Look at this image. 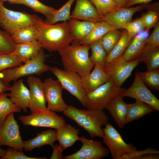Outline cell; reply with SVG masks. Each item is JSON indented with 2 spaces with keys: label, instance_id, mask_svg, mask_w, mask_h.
<instances>
[{
  "label": "cell",
  "instance_id": "cell-10",
  "mask_svg": "<svg viewBox=\"0 0 159 159\" xmlns=\"http://www.w3.org/2000/svg\"><path fill=\"white\" fill-rule=\"evenodd\" d=\"M3 145L22 151L24 149V141L13 112L8 114L0 127V147Z\"/></svg>",
  "mask_w": 159,
  "mask_h": 159
},
{
  "label": "cell",
  "instance_id": "cell-18",
  "mask_svg": "<svg viewBox=\"0 0 159 159\" xmlns=\"http://www.w3.org/2000/svg\"><path fill=\"white\" fill-rule=\"evenodd\" d=\"M9 90L8 96L10 100L16 105L26 112L30 103V93L29 89L24 85L23 80L20 79L14 81Z\"/></svg>",
  "mask_w": 159,
  "mask_h": 159
},
{
  "label": "cell",
  "instance_id": "cell-51",
  "mask_svg": "<svg viewBox=\"0 0 159 159\" xmlns=\"http://www.w3.org/2000/svg\"><path fill=\"white\" fill-rule=\"evenodd\" d=\"M6 150L0 147V158L2 157L5 155Z\"/></svg>",
  "mask_w": 159,
  "mask_h": 159
},
{
  "label": "cell",
  "instance_id": "cell-40",
  "mask_svg": "<svg viewBox=\"0 0 159 159\" xmlns=\"http://www.w3.org/2000/svg\"><path fill=\"white\" fill-rule=\"evenodd\" d=\"M159 12L148 10L146 13L143 14L141 17L146 31L154 27L159 21Z\"/></svg>",
  "mask_w": 159,
  "mask_h": 159
},
{
  "label": "cell",
  "instance_id": "cell-43",
  "mask_svg": "<svg viewBox=\"0 0 159 159\" xmlns=\"http://www.w3.org/2000/svg\"><path fill=\"white\" fill-rule=\"evenodd\" d=\"M159 151L153 148L148 147L146 149L141 150H137L135 153L123 155L121 159H138L139 158L148 154H159Z\"/></svg>",
  "mask_w": 159,
  "mask_h": 159
},
{
  "label": "cell",
  "instance_id": "cell-22",
  "mask_svg": "<svg viewBox=\"0 0 159 159\" xmlns=\"http://www.w3.org/2000/svg\"><path fill=\"white\" fill-rule=\"evenodd\" d=\"M123 97L120 95L115 98L106 107L117 125L122 128L125 122L128 109V104L123 100Z\"/></svg>",
  "mask_w": 159,
  "mask_h": 159
},
{
  "label": "cell",
  "instance_id": "cell-34",
  "mask_svg": "<svg viewBox=\"0 0 159 159\" xmlns=\"http://www.w3.org/2000/svg\"><path fill=\"white\" fill-rule=\"evenodd\" d=\"M136 72L146 86L152 90L159 91V69Z\"/></svg>",
  "mask_w": 159,
  "mask_h": 159
},
{
  "label": "cell",
  "instance_id": "cell-17",
  "mask_svg": "<svg viewBox=\"0 0 159 159\" xmlns=\"http://www.w3.org/2000/svg\"><path fill=\"white\" fill-rule=\"evenodd\" d=\"M74 8L71 18L96 22L102 21V17L98 12L90 0H76Z\"/></svg>",
  "mask_w": 159,
  "mask_h": 159
},
{
  "label": "cell",
  "instance_id": "cell-7",
  "mask_svg": "<svg viewBox=\"0 0 159 159\" xmlns=\"http://www.w3.org/2000/svg\"><path fill=\"white\" fill-rule=\"evenodd\" d=\"M18 119L24 125L49 127L56 130L66 124L63 117L47 107L36 110L29 115L20 116Z\"/></svg>",
  "mask_w": 159,
  "mask_h": 159
},
{
  "label": "cell",
  "instance_id": "cell-8",
  "mask_svg": "<svg viewBox=\"0 0 159 159\" xmlns=\"http://www.w3.org/2000/svg\"><path fill=\"white\" fill-rule=\"evenodd\" d=\"M103 143L107 147L113 159H121L124 155L136 152V148L131 143H126L120 134L110 123L102 127Z\"/></svg>",
  "mask_w": 159,
  "mask_h": 159
},
{
  "label": "cell",
  "instance_id": "cell-42",
  "mask_svg": "<svg viewBox=\"0 0 159 159\" xmlns=\"http://www.w3.org/2000/svg\"><path fill=\"white\" fill-rule=\"evenodd\" d=\"M45 157H30L26 155L21 151L16 150L12 148H8L6 150L4 155L1 159H46Z\"/></svg>",
  "mask_w": 159,
  "mask_h": 159
},
{
  "label": "cell",
  "instance_id": "cell-3",
  "mask_svg": "<svg viewBox=\"0 0 159 159\" xmlns=\"http://www.w3.org/2000/svg\"><path fill=\"white\" fill-rule=\"evenodd\" d=\"M89 45L72 43L58 51L64 69L81 77L89 74L94 66L89 56Z\"/></svg>",
  "mask_w": 159,
  "mask_h": 159
},
{
  "label": "cell",
  "instance_id": "cell-12",
  "mask_svg": "<svg viewBox=\"0 0 159 159\" xmlns=\"http://www.w3.org/2000/svg\"><path fill=\"white\" fill-rule=\"evenodd\" d=\"M81 148L76 152L64 157V159H101L107 156L109 151L99 140H95L82 136Z\"/></svg>",
  "mask_w": 159,
  "mask_h": 159
},
{
  "label": "cell",
  "instance_id": "cell-47",
  "mask_svg": "<svg viewBox=\"0 0 159 159\" xmlns=\"http://www.w3.org/2000/svg\"><path fill=\"white\" fill-rule=\"evenodd\" d=\"M159 158V154H148L140 157L138 159H158Z\"/></svg>",
  "mask_w": 159,
  "mask_h": 159
},
{
  "label": "cell",
  "instance_id": "cell-29",
  "mask_svg": "<svg viewBox=\"0 0 159 159\" xmlns=\"http://www.w3.org/2000/svg\"><path fill=\"white\" fill-rule=\"evenodd\" d=\"M39 35L38 32L34 24L19 29L11 35L16 44L27 43L37 40Z\"/></svg>",
  "mask_w": 159,
  "mask_h": 159
},
{
  "label": "cell",
  "instance_id": "cell-2",
  "mask_svg": "<svg viewBox=\"0 0 159 159\" xmlns=\"http://www.w3.org/2000/svg\"><path fill=\"white\" fill-rule=\"evenodd\" d=\"M63 112L65 116L85 130L92 138H102V126L109 123V117L103 110H81L70 105Z\"/></svg>",
  "mask_w": 159,
  "mask_h": 159
},
{
  "label": "cell",
  "instance_id": "cell-37",
  "mask_svg": "<svg viewBox=\"0 0 159 159\" xmlns=\"http://www.w3.org/2000/svg\"><path fill=\"white\" fill-rule=\"evenodd\" d=\"M21 4L29 7L35 12L43 14L46 16L54 13L57 10L44 4L38 0H22Z\"/></svg>",
  "mask_w": 159,
  "mask_h": 159
},
{
  "label": "cell",
  "instance_id": "cell-27",
  "mask_svg": "<svg viewBox=\"0 0 159 159\" xmlns=\"http://www.w3.org/2000/svg\"><path fill=\"white\" fill-rule=\"evenodd\" d=\"M139 59L140 62L146 65L147 71L159 69V46L156 47L146 44Z\"/></svg>",
  "mask_w": 159,
  "mask_h": 159
},
{
  "label": "cell",
  "instance_id": "cell-33",
  "mask_svg": "<svg viewBox=\"0 0 159 159\" xmlns=\"http://www.w3.org/2000/svg\"><path fill=\"white\" fill-rule=\"evenodd\" d=\"M89 45L92 52L90 58L94 66L98 64L104 69L106 64L107 54L100 39L91 43Z\"/></svg>",
  "mask_w": 159,
  "mask_h": 159
},
{
  "label": "cell",
  "instance_id": "cell-5",
  "mask_svg": "<svg viewBox=\"0 0 159 159\" xmlns=\"http://www.w3.org/2000/svg\"><path fill=\"white\" fill-rule=\"evenodd\" d=\"M126 89L116 85L110 79L86 94L83 106L89 109L104 110L115 98Z\"/></svg>",
  "mask_w": 159,
  "mask_h": 159
},
{
  "label": "cell",
  "instance_id": "cell-28",
  "mask_svg": "<svg viewBox=\"0 0 159 159\" xmlns=\"http://www.w3.org/2000/svg\"><path fill=\"white\" fill-rule=\"evenodd\" d=\"M134 37L126 30L122 32L118 42L107 54L106 64L110 63L122 56Z\"/></svg>",
  "mask_w": 159,
  "mask_h": 159
},
{
  "label": "cell",
  "instance_id": "cell-30",
  "mask_svg": "<svg viewBox=\"0 0 159 159\" xmlns=\"http://www.w3.org/2000/svg\"><path fill=\"white\" fill-rule=\"evenodd\" d=\"M114 29L108 23L104 21L95 22L92 30L79 44L89 45L91 43L100 39L107 32Z\"/></svg>",
  "mask_w": 159,
  "mask_h": 159
},
{
  "label": "cell",
  "instance_id": "cell-13",
  "mask_svg": "<svg viewBox=\"0 0 159 159\" xmlns=\"http://www.w3.org/2000/svg\"><path fill=\"white\" fill-rule=\"evenodd\" d=\"M43 84L45 98L47 103V108L54 112H63L68 105L62 98L63 89L59 81L50 77L45 80Z\"/></svg>",
  "mask_w": 159,
  "mask_h": 159
},
{
  "label": "cell",
  "instance_id": "cell-4",
  "mask_svg": "<svg viewBox=\"0 0 159 159\" xmlns=\"http://www.w3.org/2000/svg\"><path fill=\"white\" fill-rule=\"evenodd\" d=\"M48 56L42 49L36 57L24 64L0 72V79L5 84L8 85L11 81H16L21 77L34 74L40 75L50 71L51 67L44 63Z\"/></svg>",
  "mask_w": 159,
  "mask_h": 159
},
{
  "label": "cell",
  "instance_id": "cell-32",
  "mask_svg": "<svg viewBox=\"0 0 159 159\" xmlns=\"http://www.w3.org/2000/svg\"><path fill=\"white\" fill-rule=\"evenodd\" d=\"M8 96V94L4 92L0 94V127L8 114L12 112L19 113L21 110L9 98Z\"/></svg>",
  "mask_w": 159,
  "mask_h": 159
},
{
  "label": "cell",
  "instance_id": "cell-19",
  "mask_svg": "<svg viewBox=\"0 0 159 159\" xmlns=\"http://www.w3.org/2000/svg\"><path fill=\"white\" fill-rule=\"evenodd\" d=\"M93 70L88 74L81 77L83 87L86 93H89L111 79L104 70L97 64Z\"/></svg>",
  "mask_w": 159,
  "mask_h": 159
},
{
  "label": "cell",
  "instance_id": "cell-41",
  "mask_svg": "<svg viewBox=\"0 0 159 159\" xmlns=\"http://www.w3.org/2000/svg\"><path fill=\"white\" fill-rule=\"evenodd\" d=\"M130 34L135 36L137 34L145 29L143 21L140 17L128 22L121 27Z\"/></svg>",
  "mask_w": 159,
  "mask_h": 159
},
{
  "label": "cell",
  "instance_id": "cell-31",
  "mask_svg": "<svg viewBox=\"0 0 159 159\" xmlns=\"http://www.w3.org/2000/svg\"><path fill=\"white\" fill-rule=\"evenodd\" d=\"M76 0H68L62 6L53 14L46 16L44 21L50 24L58 22L66 21L70 19V10L72 5Z\"/></svg>",
  "mask_w": 159,
  "mask_h": 159
},
{
  "label": "cell",
  "instance_id": "cell-14",
  "mask_svg": "<svg viewBox=\"0 0 159 159\" xmlns=\"http://www.w3.org/2000/svg\"><path fill=\"white\" fill-rule=\"evenodd\" d=\"M120 95L123 97H131L136 101L147 103L159 111V100L147 88L136 72L132 85Z\"/></svg>",
  "mask_w": 159,
  "mask_h": 159
},
{
  "label": "cell",
  "instance_id": "cell-49",
  "mask_svg": "<svg viewBox=\"0 0 159 159\" xmlns=\"http://www.w3.org/2000/svg\"><path fill=\"white\" fill-rule=\"evenodd\" d=\"M119 6L126 8L128 0H112Z\"/></svg>",
  "mask_w": 159,
  "mask_h": 159
},
{
  "label": "cell",
  "instance_id": "cell-44",
  "mask_svg": "<svg viewBox=\"0 0 159 159\" xmlns=\"http://www.w3.org/2000/svg\"><path fill=\"white\" fill-rule=\"evenodd\" d=\"M146 44L154 47L159 46V21L154 27V29L149 37L146 39Z\"/></svg>",
  "mask_w": 159,
  "mask_h": 159
},
{
  "label": "cell",
  "instance_id": "cell-46",
  "mask_svg": "<svg viewBox=\"0 0 159 159\" xmlns=\"http://www.w3.org/2000/svg\"><path fill=\"white\" fill-rule=\"evenodd\" d=\"M153 0H128L126 8L131 7L138 4H147Z\"/></svg>",
  "mask_w": 159,
  "mask_h": 159
},
{
  "label": "cell",
  "instance_id": "cell-48",
  "mask_svg": "<svg viewBox=\"0 0 159 159\" xmlns=\"http://www.w3.org/2000/svg\"><path fill=\"white\" fill-rule=\"evenodd\" d=\"M10 86L9 84L8 85L5 84L0 79V94L5 91L9 90Z\"/></svg>",
  "mask_w": 159,
  "mask_h": 159
},
{
  "label": "cell",
  "instance_id": "cell-25",
  "mask_svg": "<svg viewBox=\"0 0 159 159\" xmlns=\"http://www.w3.org/2000/svg\"><path fill=\"white\" fill-rule=\"evenodd\" d=\"M42 48L39 41L36 40L27 43L16 44L13 53L25 63L36 57Z\"/></svg>",
  "mask_w": 159,
  "mask_h": 159
},
{
  "label": "cell",
  "instance_id": "cell-9",
  "mask_svg": "<svg viewBox=\"0 0 159 159\" xmlns=\"http://www.w3.org/2000/svg\"><path fill=\"white\" fill-rule=\"evenodd\" d=\"M50 71L57 77L63 89L75 97L83 105L86 93L82 86L81 77L76 72L56 67H51Z\"/></svg>",
  "mask_w": 159,
  "mask_h": 159
},
{
  "label": "cell",
  "instance_id": "cell-11",
  "mask_svg": "<svg viewBox=\"0 0 159 159\" xmlns=\"http://www.w3.org/2000/svg\"><path fill=\"white\" fill-rule=\"evenodd\" d=\"M140 63V59L127 62L122 56L113 61L106 64L104 70L116 85L121 87L130 76L133 69Z\"/></svg>",
  "mask_w": 159,
  "mask_h": 159
},
{
  "label": "cell",
  "instance_id": "cell-35",
  "mask_svg": "<svg viewBox=\"0 0 159 159\" xmlns=\"http://www.w3.org/2000/svg\"><path fill=\"white\" fill-rule=\"evenodd\" d=\"M122 32L118 29H112L106 33L100 39L107 54L118 42L121 37Z\"/></svg>",
  "mask_w": 159,
  "mask_h": 159
},
{
  "label": "cell",
  "instance_id": "cell-38",
  "mask_svg": "<svg viewBox=\"0 0 159 159\" xmlns=\"http://www.w3.org/2000/svg\"><path fill=\"white\" fill-rule=\"evenodd\" d=\"M23 64L21 59L13 52L0 55V72Z\"/></svg>",
  "mask_w": 159,
  "mask_h": 159
},
{
  "label": "cell",
  "instance_id": "cell-16",
  "mask_svg": "<svg viewBox=\"0 0 159 159\" xmlns=\"http://www.w3.org/2000/svg\"><path fill=\"white\" fill-rule=\"evenodd\" d=\"M27 83L29 87L30 100L29 108L31 112L46 108L43 82L39 78L32 75L27 78Z\"/></svg>",
  "mask_w": 159,
  "mask_h": 159
},
{
  "label": "cell",
  "instance_id": "cell-26",
  "mask_svg": "<svg viewBox=\"0 0 159 159\" xmlns=\"http://www.w3.org/2000/svg\"><path fill=\"white\" fill-rule=\"evenodd\" d=\"M155 110L153 107L149 104L139 101H136L134 103L128 104L125 125L139 119Z\"/></svg>",
  "mask_w": 159,
  "mask_h": 159
},
{
  "label": "cell",
  "instance_id": "cell-6",
  "mask_svg": "<svg viewBox=\"0 0 159 159\" xmlns=\"http://www.w3.org/2000/svg\"><path fill=\"white\" fill-rule=\"evenodd\" d=\"M38 17L35 14L8 9L4 1H0V26L11 35L19 29L34 25Z\"/></svg>",
  "mask_w": 159,
  "mask_h": 159
},
{
  "label": "cell",
  "instance_id": "cell-39",
  "mask_svg": "<svg viewBox=\"0 0 159 159\" xmlns=\"http://www.w3.org/2000/svg\"><path fill=\"white\" fill-rule=\"evenodd\" d=\"M98 12L102 17L110 11L120 7L112 0H90Z\"/></svg>",
  "mask_w": 159,
  "mask_h": 159
},
{
  "label": "cell",
  "instance_id": "cell-50",
  "mask_svg": "<svg viewBox=\"0 0 159 159\" xmlns=\"http://www.w3.org/2000/svg\"><path fill=\"white\" fill-rule=\"evenodd\" d=\"M22 0H0L3 1H8L9 3L13 4H21Z\"/></svg>",
  "mask_w": 159,
  "mask_h": 159
},
{
  "label": "cell",
  "instance_id": "cell-36",
  "mask_svg": "<svg viewBox=\"0 0 159 159\" xmlns=\"http://www.w3.org/2000/svg\"><path fill=\"white\" fill-rule=\"evenodd\" d=\"M16 44L11 35L0 30V55L13 52Z\"/></svg>",
  "mask_w": 159,
  "mask_h": 159
},
{
  "label": "cell",
  "instance_id": "cell-1",
  "mask_svg": "<svg viewBox=\"0 0 159 159\" xmlns=\"http://www.w3.org/2000/svg\"><path fill=\"white\" fill-rule=\"evenodd\" d=\"M34 25L38 32L37 40L42 48L50 52H58L73 40L67 21L50 24L39 17Z\"/></svg>",
  "mask_w": 159,
  "mask_h": 159
},
{
  "label": "cell",
  "instance_id": "cell-23",
  "mask_svg": "<svg viewBox=\"0 0 159 159\" xmlns=\"http://www.w3.org/2000/svg\"><path fill=\"white\" fill-rule=\"evenodd\" d=\"M79 132L78 129L67 124L56 130L57 140L59 142V147L62 151L72 146L76 141L80 140Z\"/></svg>",
  "mask_w": 159,
  "mask_h": 159
},
{
  "label": "cell",
  "instance_id": "cell-45",
  "mask_svg": "<svg viewBox=\"0 0 159 159\" xmlns=\"http://www.w3.org/2000/svg\"><path fill=\"white\" fill-rule=\"evenodd\" d=\"M52 148L53 151L50 157V159H64V157L62 154V151L60 149L58 145L55 144Z\"/></svg>",
  "mask_w": 159,
  "mask_h": 159
},
{
  "label": "cell",
  "instance_id": "cell-21",
  "mask_svg": "<svg viewBox=\"0 0 159 159\" xmlns=\"http://www.w3.org/2000/svg\"><path fill=\"white\" fill-rule=\"evenodd\" d=\"M56 140V130L49 129L38 133L33 138L24 141V149L26 151H31L36 148H39L45 145H49L53 148Z\"/></svg>",
  "mask_w": 159,
  "mask_h": 159
},
{
  "label": "cell",
  "instance_id": "cell-15",
  "mask_svg": "<svg viewBox=\"0 0 159 159\" xmlns=\"http://www.w3.org/2000/svg\"><path fill=\"white\" fill-rule=\"evenodd\" d=\"M145 9V4L134 7H119L104 15L102 21L114 29H121L123 25L131 21L136 12Z\"/></svg>",
  "mask_w": 159,
  "mask_h": 159
},
{
  "label": "cell",
  "instance_id": "cell-24",
  "mask_svg": "<svg viewBox=\"0 0 159 159\" xmlns=\"http://www.w3.org/2000/svg\"><path fill=\"white\" fill-rule=\"evenodd\" d=\"M70 32L74 39L72 43L79 44L93 29L95 22L70 18L68 21Z\"/></svg>",
  "mask_w": 159,
  "mask_h": 159
},
{
  "label": "cell",
  "instance_id": "cell-20",
  "mask_svg": "<svg viewBox=\"0 0 159 159\" xmlns=\"http://www.w3.org/2000/svg\"><path fill=\"white\" fill-rule=\"evenodd\" d=\"M148 31L142 32L133 37L122 55L127 62H132L139 59L146 44Z\"/></svg>",
  "mask_w": 159,
  "mask_h": 159
}]
</instances>
